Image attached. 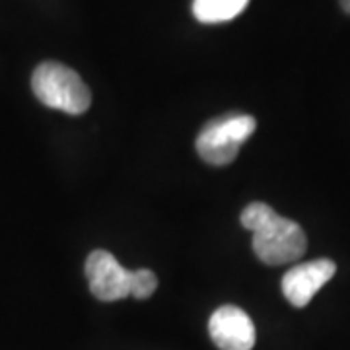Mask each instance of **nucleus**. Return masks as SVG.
Listing matches in <instances>:
<instances>
[{"label": "nucleus", "mask_w": 350, "mask_h": 350, "mask_svg": "<svg viewBox=\"0 0 350 350\" xmlns=\"http://www.w3.org/2000/svg\"><path fill=\"white\" fill-rule=\"evenodd\" d=\"M241 224L253 232V251L265 265L298 261L308 250L301 226L276 214L265 202H251L241 213Z\"/></svg>", "instance_id": "nucleus-1"}, {"label": "nucleus", "mask_w": 350, "mask_h": 350, "mask_svg": "<svg viewBox=\"0 0 350 350\" xmlns=\"http://www.w3.org/2000/svg\"><path fill=\"white\" fill-rule=\"evenodd\" d=\"M337 273V265L331 259H315L296 265L282 278V292L292 306L304 308L325 286Z\"/></svg>", "instance_id": "nucleus-5"}, {"label": "nucleus", "mask_w": 350, "mask_h": 350, "mask_svg": "<svg viewBox=\"0 0 350 350\" xmlns=\"http://www.w3.org/2000/svg\"><path fill=\"white\" fill-rule=\"evenodd\" d=\"M31 90L43 105L51 109L82 115L92 105V94L86 82L63 63H41L31 76Z\"/></svg>", "instance_id": "nucleus-3"}, {"label": "nucleus", "mask_w": 350, "mask_h": 350, "mask_svg": "<svg viewBox=\"0 0 350 350\" xmlns=\"http://www.w3.org/2000/svg\"><path fill=\"white\" fill-rule=\"evenodd\" d=\"M250 0H193V14L202 24L230 22L247 8Z\"/></svg>", "instance_id": "nucleus-7"}, {"label": "nucleus", "mask_w": 350, "mask_h": 350, "mask_svg": "<svg viewBox=\"0 0 350 350\" xmlns=\"http://www.w3.org/2000/svg\"><path fill=\"white\" fill-rule=\"evenodd\" d=\"M90 292L101 301H117L135 296L146 300L158 288V278L148 269L126 271L109 251L96 250L86 261Z\"/></svg>", "instance_id": "nucleus-2"}, {"label": "nucleus", "mask_w": 350, "mask_h": 350, "mask_svg": "<svg viewBox=\"0 0 350 350\" xmlns=\"http://www.w3.org/2000/svg\"><path fill=\"white\" fill-rule=\"evenodd\" d=\"M340 6H342L345 12L350 14V0H340Z\"/></svg>", "instance_id": "nucleus-8"}, {"label": "nucleus", "mask_w": 350, "mask_h": 350, "mask_svg": "<svg viewBox=\"0 0 350 350\" xmlns=\"http://www.w3.org/2000/svg\"><path fill=\"white\" fill-rule=\"evenodd\" d=\"M257 121L251 115L230 113L218 117L200 131L197 137V152L206 163L226 165L238 156L243 142L255 133Z\"/></svg>", "instance_id": "nucleus-4"}, {"label": "nucleus", "mask_w": 350, "mask_h": 350, "mask_svg": "<svg viewBox=\"0 0 350 350\" xmlns=\"http://www.w3.org/2000/svg\"><path fill=\"white\" fill-rule=\"evenodd\" d=\"M208 333L220 350H251L255 345V325L236 306H222L208 321Z\"/></svg>", "instance_id": "nucleus-6"}]
</instances>
